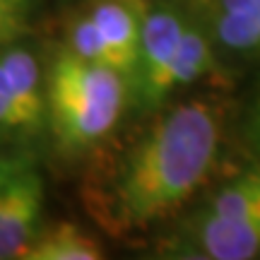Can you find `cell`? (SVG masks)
<instances>
[{"label": "cell", "instance_id": "obj_1", "mask_svg": "<svg viewBox=\"0 0 260 260\" xmlns=\"http://www.w3.org/2000/svg\"><path fill=\"white\" fill-rule=\"evenodd\" d=\"M222 109L207 99L171 106L135 140L102 186L89 210L111 234L142 232L176 212L203 186L219 157Z\"/></svg>", "mask_w": 260, "mask_h": 260}, {"label": "cell", "instance_id": "obj_2", "mask_svg": "<svg viewBox=\"0 0 260 260\" xmlns=\"http://www.w3.org/2000/svg\"><path fill=\"white\" fill-rule=\"evenodd\" d=\"M128 99V80L111 65L82 60L68 48L58 51L51 60L46 113L56 142L65 152L77 154L109 138Z\"/></svg>", "mask_w": 260, "mask_h": 260}, {"label": "cell", "instance_id": "obj_3", "mask_svg": "<svg viewBox=\"0 0 260 260\" xmlns=\"http://www.w3.org/2000/svg\"><path fill=\"white\" fill-rule=\"evenodd\" d=\"M188 15L174 5L147 8L142 37H140L138 63L130 75V99L142 111H154L161 106L159 102V84L178 51Z\"/></svg>", "mask_w": 260, "mask_h": 260}, {"label": "cell", "instance_id": "obj_4", "mask_svg": "<svg viewBox=\"0 0 260 260\" xmlns=\"http://www.w3.org/2000/svg\"><path fill=\"white\" fill-rule=\"evenodd\" d=\"M164 255L195 260H258L260 222L222 219L198 212L181 224L164 246Z\"/></svg>", "mask_w": 260, "mask_h": 260}, {"label": "cell", "instance_id": "obj_5", "mask_svg": "<svg viewBox=\"0 0 260 260\" xmlns=\"http://www.w3.org/2000/svg\"><path fill=\"white\" fill-rule=\"evenodd\" d=\"M44 181L34 167L22 171L0 200V260L24 258L39 234Z\"/></svg>", "mask_w": 260, "mask_h": 260}, {"label": "cell", "instance_id": "obj_6", "mask_svg": "<svg viewBox=\"0 0 260 260\" xmlns=\"http://www.w3.org/2000/svg\"><path fill=\"white\" fill-rule=\"evenodd\" d=\"M147 8V0H92L84 10L109 51L111 65L125 80H130L138 63Z\"/></svg>", "mask_w": 260, "mask_h": 260}, {"label": "cell", "instance_id": "obj_7", "mask_svg": "<svg viewBox=\"0 0 260 260\" xmlns=\"http://www.w3.org/2000/svg\"><path fill=\"white\" fill-rule=\"evenodd\" d=\"M200 19L214 48L229 56H260V0H207Z\"/></svg>", "mask_w": 260, "mask_h": 260}, {"label": "cell", "instance_id": "obj_8", "mask_svg": "<svg viewBox=\"0 0 260 260\" xmlns=\"http://www.w3.org/2000/svg\"><path fill=\"white\" fill-rule=\"evenodd\" d=\"M214 70H217V53H214L210 31H207L200 17L188 15L176 56L167 68L161 84H159V102L164 104L171 94L186 89V87L195 84L198 80H203L205 75L214 73Z\"/></svg>", "mask_w": 260, "mask_h": 260}, {"label": "cell", "instance_id": "obj_9", "mask_svg": "<svg viewBox=\"0 0 260 260\" xmlns=\"http://www.w3.org/2000/svg\"><path fill=\"white\" fill-rule=\"evenodd\" d=\"M27 260H99L104 258L102 243L77 224L58 222L34 236Z\"/></svg>", "mask_w": 260, "mask_h": 260}, {"label": "cell", "instance_id": "obj_10", "mask_svg": "<svg viewBox=\"0 0 260 260\" xmlns=\"http://www.w3.org/2000/svg\"><path fill=\"white\" fill-rule=\"evenodd\" d=\"M65 48H68L73 56L82 58V60L111 65V60H109V51H106L102 37H99V31H96V27H94V22L89 19L87 12H80V15H75V17L68 22Z\"/></svg>", "mask_w": 260, "mask_h": 260}, {"label": "cell", "instance_id": "obj_11", "mask_svg": "<svg viewBox=\"0 0 260 260\" xmlns=\"http://www.w3.org/2000/svg\"><path fill=\"white\" fill-rule=\"evenodd\" d=\"M34 0H0V46L19 39L29 27Z\"/></svg>", "mask_w": 260, "mask_h": 260}, {"label": "cell", "instance_id": "obj_12", "mask_svg": "<svg viewBox=\"0 0 260 260\" xmlns=\"http://www.w3.org/2000/svg\"><path fill=\"white\" fill-rule=\"evenodd\" d=\"M41 121H44L41 113L31 111L24 104L0 94V133H5V130H19V133L37 130Z\"/></svg>", "mask_w": 260, "mask_h": 260}, {"label": "cell", "instance_id": "obj_13", "mask_svg": "<svg viewBox=\"0 0 260 260\" xmlns=\"http://www.w3.org/2000/svg\"><path fill=\"white\" fill-rule=\"evenodd\" d=\"M29 167H34L31 157L22 154V152H12V154H0V200L5 198L8 188L15 183V178L27 171Z\"/></svg>", "mask_w": 260, "mask_h": 260}, {"label": "cell", "instance_id": "obj_14", "mask_svg": "<svg viewBox=\"0 0 260 260\" xmlns=\"http://www.w3.org/2000/svg\"><path fill=\"white\" fill-rule=\"evenodd\" d=\"M246 142H248V147L251 152L255 154V161H260V102L255 99L251 106V111L246 116Z\"/></svg>", "mask_w": 260, "mask_h": 260}, {"label": "cell", "instance_id": "obj_15", "mask_svg": "<svg viewBox=\"0 0 260 260\" xmlns=\"http://www.w3.org/2000/svg\"><path fill=\"white\" fill-rule=\"evenodd\" d=\"M258 102H260V94H258Z\"/></svg>", "mask_w": 260, "mask_h": 260}]
</instances>
